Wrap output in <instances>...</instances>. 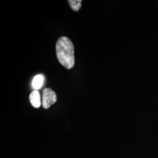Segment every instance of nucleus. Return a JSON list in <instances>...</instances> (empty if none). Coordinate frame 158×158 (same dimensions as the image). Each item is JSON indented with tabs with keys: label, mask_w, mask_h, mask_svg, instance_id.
<instances>
[{
	"label": "nucleus",
	"mask_w": 158,
	"mask_h": 158,
	"mask_svg": "<svg viewBox=\"0 0 158 158\" xmlns=\"http://www.w3.org/2000/svg\"><path fill=\"white\" fill-rule=\"evenodd\" d=\"M56 52L57 59L63 66L67 69L73 68L74 49L70 40L66 36L60 38L56 45Z\"/></svg>",
	"instance_id": "f257e3e1"
},
{
	"label": "nucleus",
	"mask_w": 158,
	"mask_h": 158,
	"mask_svg": "<svg viewBox=\"0 0 158 158\" xmlns=\"http://www.w3.org/2000/svg\"><path fill=\"white\" fill-rule=\"evenodd\" d=\"M56 94L51 89L46 88L42 92V104L43 107L48 109L56 102Z\"/></svg>",
	"instance_id": "f03ea898"
},
{
	"label": "nucleus",
	"mask_w": 158,
	"mask_h": 158,
	"mask_svg": "<svg viewBox=\"0 0 158 158\" xmlns=\"http://www.w3.org/2000/svg\"><path fill=\"white\" fill-rule=\"evenodd\" d=\"M29 100L34 107H40L41 105V100L39 91L37 90L33 91L29 95Z\"/></svg>",
	"instance_id": "7ed1b4c3"
},
{
	"label": "nucleus",
	"mask_w": 158,
	"mask_h": 158,
	"mask_svg": "<svg viewBox=\"0 0 158 158\" xmlns=\"http://www.w3.org/2000/svg\"><path fill=\"white\" fill-rule=\"evenodd\" d=\"M45 77L42 74H38L35 76L32 82V86L35 90H39L41 89L44 84Z\"/></svg>",
	"instance_id": "20e7f679"
},
{
	"label": "nucleus",
	"mask_w": 158,
	"mask_h": 158,
	"mask_svg": "<svg viewBox=\"0 0 158 158\" xmlns=\"http://www.w3.org/2000/svg\"><path fill=\"white\" fill-rule=\"evenodd\" d=\"M81 0H69L68 2L74 11H78L81 6Z\"/></svg>",
	"instance_id": "39448f33"
}]
</instances>
